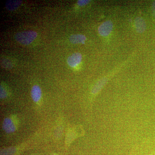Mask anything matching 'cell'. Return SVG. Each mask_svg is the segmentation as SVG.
I'll return each mask as SVG.
<instances>
[{"mask_svg": "<svg viewBox=\"0 0 155 155\" xmlns=\"http://www.w3.org/2000/svg\"><path fill=\"white\" fill-rule=\"evenodd\" d=\"M37 35L36 31H27L18 32L15 35L14 38L19 43L23 45H28L34 41Z\"/></svg>", "mask_w": 155, "mask_h": 155, "instance_id": "cell-1", "label": "cell"}, {"mask_svg": "<svg viewBox=\"0 0 155 155\" xmlns=\"http://www.w3.org/2000/svg\"><path fill=\"white\" fill-rule=\"evenodd\" d=\"M3 128L8 133L14 132L17 129L18 126V121L16 117H7L4 119L3 123Z\"/></svg>", "mask_w": 155, "mask_h": 155, "instance_id": "cell-2", "label": "cell"}, {"mask_svg": "<svg viewBox=\"0 0 155 155\" xmlns=\"http://www.w3.org/2000/svg\"><path fill=\"white\" fill-rule=\"evenodd\" d=\"M114 27L113 23L110 20L103 22L98 28V32L102 36H107L110 34Z\"/></svg>", "mask_w": 155, "mask_h": 155, "instance_id": "cell-3", "label": "cell"}, {"mask_svg": "<svg viewBox=\"0 0 155 155\" xmlns=\"http://www.w3.org/2000/svg\"><path fill=\"white\" fill-rule=\"evenodd\" d=\"M82 60V55L79 53H75L67 58V64L70 67H75L80 64Z\"/></svg>", "mask_w": 155, "mask_h": 155, "instance_id": "cell-4", "label": "cell"}, {"mask_svg": "<svg viewBox=\"0 0 155 155\" xmlns=\"http://www.w3.org/2000/svg\"><path fill=\"white\" fill-rule=\"evenodd\" d=\"M134 25L136 30L138 33L144 32L146 28V24L144 19L140 17H137L134 20Z\"/></svg>", "mask_w": 155, "mask_h": 155, "instance_id": "cell-5", "label": "cell"}, {"mask_svg": "<svg viewBox=\"0 0 155 155\" xmlns=\"http://www.w3.org/2000/svg\"><path fill=\"white\" fill-rule=\"evenodd\" d=\"M31 97L35 103H38L41 99V89L38 85H35L32 87L31 90Z\"/></svg>", "mask_w": 155, "mask_h": 155, "instance_id": "cell-6", "label": "cell"}, {"mask_svg": "<svg viewBox=\"0 0 155 155\" xmlns=\"http://www.w3.org/2000/svg\"><path fill=\"white\" fill-rule=\"evenodd\" d=\"M107 81V78H104L101 80L99 81L95 84L92 89L91 93L92 94H97L101 90V89L104 87L105 84H106Z\"/></svg>", "mask_w": 155, "mask_h": 155, "instance_id": "cell-7", "label": "cell"}, {"mask_svg": "<svg viewBox=\"0 0 155 155\" xmlns=\"http://www.w3.org/2000/svg\"><path fill=\"white\" fill-rule=\"evenodd\" d=\"M22 3V1L20 0H9L6 2V8L8 11H14L19 8Z\"/></svg>", "mask_w": 155, "mask_h": 155, "instance_id": "cell-8", "label": "cell"}, {"mask_svg": "<svg viewBox=\"0 0 155 155\" xmlns=\"http://www.w3.org/2000/svg\"><path fill=\"white\" fill-rule=\"evenodd\" d=\"M86 40V37L81 34L72 35L69 37L70 41L74 44L84 43Z\"/></svg>", "mask_w": 155, "mask_h": 155, "instance_id": "cell-9", "label": "cell"}, {"mask_svg": "<svg viewBox=\"0 0 155 155\" xmlns=\"http://www.w3.org/2000/svg\"><path fill=\"white\" fill-rule=\"evenodd\" d=\"M15 148H11L3 150L1 152V155H14L15 153Z\"/></svg>", "mask_w": 155, "mask_h": 155, "instance_id": "cell-10", "label": "cell"}, {"mask_svg": "<svg viewBox=\"0 0 155 155\" xmlns=\"http://www.w3.org/2000/svg\"><path fill=\"white\" fill-rule=\"evenodd\" d=\"M8 96L7 91L1 85V98L4 99L6 98Z\"/></svg>", "mask_w": 155, "mask_h": 155, "instance_id": "cell-11", "label": "cell"}, {"mask_svg": "<svg viewBox=\"0 0 155 155\" xmlns=\"http://www.w3.org/2000/svg\"><path fill=\"white\" fill-rule=\"evenodd\" d=\"M90 2L89 0H79L78 1L77 4L78 5L80 6H83L86 5Z\"/></svg>", "mask_w": 155, "mask_h": 155, "instance_id": "cell-12", "label": "cell"}, {"mask_svg": "<svg viewBox=\"0 0 155 155\" xmlns=\"http://www.w3.org/2000/svg\"><path fill=\"white\" fill-rule=\"evenodd\" d=\"M152 14L153 16L155 17V1L153 3L152 5Z\"/></svg>", "mask_w": 155, "mask_h": 155, "instance_id": "cell-13", "label": "cell"}, {"mask_svg": "<svg viewBox=\"0 0 155 155\" xmlns=\"http://www.w3.org/2000/svg\"><path fill=\"white\" fill-rule=\"evenodd\" d=\"M148 155H155V152H154L151 153H150V154Z\"/></svg>", "mask_w": 155, "mask_h": 155, "instance_id": "cell-14", "label": "cell"}]
</instances>
